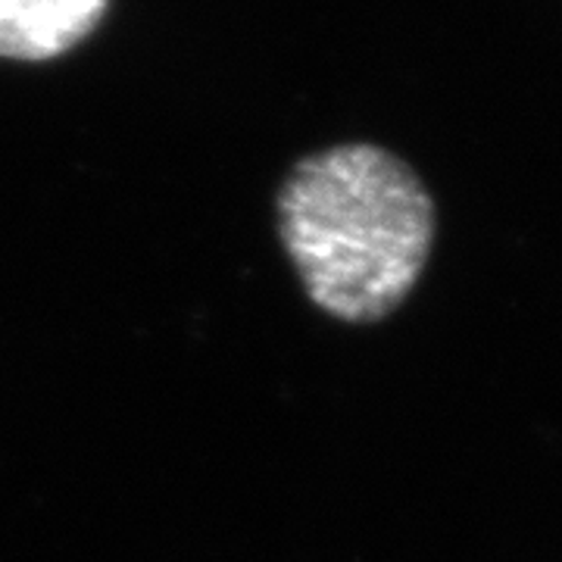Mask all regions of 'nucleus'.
Instances as JSON below:
<instances>
[{
	"label": "nucleus",
	"instance_id": "1",
	"mask_svg": "<svg viewBox=\"0 0 562 562\" xmlns=\"http://www.w3.org/2000/svg\"><path fill=\"white\" fill-rule=\"evenodd\" d=\"M435 201L375 144L303 157L279 191V235L306 297L341 322H379L416 288L435 244Z\"/></svg>",
	"mask_w": 562,
	"mask_h": 562
},
{
	"label": "nucleus",
	"instance_id": "2",
	"mask_svg": "<svg viewBox=\"0 0 562 562\" xmlns=\"http://www.w3.org/2000/svg\"><path fill=\"white\" fill-rule=\"evenodd\" d=\"M110 0H0V57L54 60L88 38Z\"/></svg>",
	"mask_w": 562,
	"mask_h": 562
}]
</instances>
